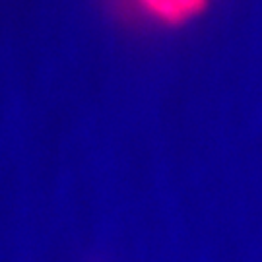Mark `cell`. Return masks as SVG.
I'll use <instances>...</instances> for the list:
<instances>
[{
  "mask_svg": "<svg viewBox=\"0 0 262 262\" xmlns=\"http://www.w3.org/2000/svg\"><path fill=\"white\" fill-rule=\"evenodd\" d=\"M146 21L161 28H181L206 12L210 0H130Z\"/></svg>",
  "mask_w": 262,
  "mask_h": 262,
  "instance_id": "1",
  "label": "cell"
}]
</instances>
